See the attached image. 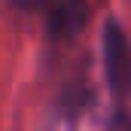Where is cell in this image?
Segmentation results:
<instances>
[{
  "instance_id": "obj_1",
  "label": "cell",
  "mask_w": 131,
  "mask_h": 131,
  "mask_svg": "<svg viewBox=\"0 0 131 131\" xmlns=\"http://www.w3.org/2000/svg\"><path fill=\"white\" fill-rule=\"evenodd\" d=\"M104 70L116 101L131 95V40L116 21L104 25Z\"/></svg>"
},
{
  "instance_id": "obj_2",
  "label": "cell",
  "mask_w": 131,
  "mask_h": 131,
  "mask_svg": "<svg viewBox=\"0 0 131 131\" xmlns=\"http://www.w3.org/2000/svg\"><path fill=\"white\" fill-rule=\"evenodd\" d=\"M37 12H43L49 34L55 37H73L89 18V3L85 0H34Z\"/></svg>"
}]
</instances>
